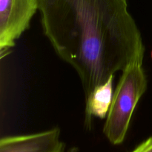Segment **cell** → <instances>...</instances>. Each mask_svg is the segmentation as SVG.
<instances>
[{
	"label": "cell",
	"instance_id": "6da1fadb",
	"mask_svg": "<svg viewBox=\"0 0 152 152\" xmlns=\"http://www.w3.org/2000/svg\"><path fill=\"white\" fill-rule=\"evenodd\" d=\"M39 11L44 34L77 73L86 99L116 72L143 61L127 0H39Z\"/></svg>",
	"mask_w": 152,
	"mask_h": 152
},
{
	"label": "cell",
	"instance_id": "7a4b0ae2",
	"mask_svg": "<svg viewBox=\"0 0 152 152\" xmlns=\"http://www.w3.org/2000/svg\"><path fill=\"white\" fill-rule=\"evenodd\" d=\"M147 86L142 62L132 63L122 71L103 127L104 134L113 145L124 141L135 108Z\"/></svg>",
	"mask_w": 152,
	"mask_h": 152
},
{
	"label": "cell",
	"instance_id": "3957f363",
	"mask_svg": "<svg viewBox=\"0 0 152 152\" xmlns=\"http://www.w3.org/2000/svg\"><path fill=\"white\" fill-rule=\"evenodd\" d=\"M39 0H0V52L3 55L16 44V40L28 30Z\"/></svg>",
	"mask_w": 152,
	"mask_h": 152
},
{
	"label": "cell",
	"instance_id": "277c9868",
	"mask_svg": "<svg viewBox=\"0 0 152 152\" xmlns=\"http://www.w3.org/2000/svg\"><path fill=\"white\" fill-rule=\"evenodd\" d=\"M65 149L58 127L34 134L7 136L0 140V152H65Z\"/></svg>",
	"mask_w": 152,
	"mask_h": 152
},
{
	"label": "cell",
	"instance_id": "5b68a950",
	"mask_svg": "<svg viewBox=\"0 0 152 152\" xmlns=\"http://www.w3.org/2000/svg\"><path fill=\"white\" fill-rule=\"evenodd\" d=\"M114 75L111 76L103 84L97 86L86 99V124L91 125L92 117L103 119L106 118L112 102Z\"/></svg>",
	"mask_w": 152,
	"mask_h": 152
},
{
	"label": "cell",
	"instance_id": "8992f818",
	"mask_svg": "<svg viewBox=\"0 0 152 152\" xmlns=\"http://www.w3.org/2000/svg\"><path fill=\"white\" fill-rule=\"evenodd\" d=\"M132 152H152V137L140 143Z\"/></svg>",
	"mask_w": 152,
	"mask_h": 152
}]
</instances>
